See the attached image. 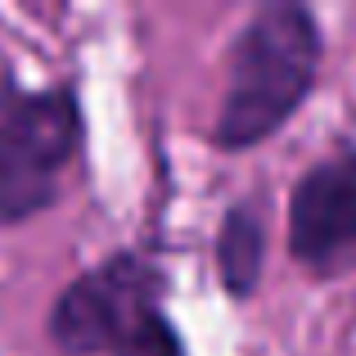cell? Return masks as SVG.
Returning a JSON list of instances; mask_svg holds the SVG:
<instances>
[{
    "label": "cell",
    "mask_w": 356,
    "mask_h": 356,
    "mask_svg": "<svg viewBox=\"0 0 356 356\" xmlns=\"http://www.w3.org/2000/svg\"><path fill=\"white\" fill-rule=\"evenodd\" d=\"M221 68L226 86L212 122V149L252 154L302 113L321 86V14L302 0H261L226 41Z\"/></svg>",
    "instance_id": "obj_1"
},
{
    "label": "cell",
    "mask_w": 356,
    "mask_h": 356,
    "mask_svg": "<svg viewBox=\"0 0 356 356\" xmlns=\"http://www.w3.org/2000/svg\"><path fill=\"white\" fill-rule=\"evenodd\" d=\"M81 154L86 108L77 81L27 86L14 68H0V230L45 217Z\"/></svg>",
    "instance_id": "obj_2"
},
{
    "label": "cell",
    "mask_w": 356,
    "mask_h": 356,
    "mask_svg": "<svg viewBox=\"0 0 356 356\" xmlns=\"http://www.w3.org/2000/svg\"><path fill=\"white\" fill-rule=\"evenodd\" d=\"M167 293L172 270L154 248H113L54 293L45 339L59 356H113L136 330L167 312Z\"/></svg>",
    "instance_id": "obj_3"
},
{
    "label": "cell",
    "mask_w": 356,
    "mask_h": 356,
    "mask_svg": "<svg viewBox=\"0 0 356 356\" xmlns=\"http://www.w3.org/2000/svg\"><path fill=\"white\" fill-rule=\"evenodd\" d=\"M284 217L289 261L307 280L334 284L356 275V108L334 136V149L298 172Z\"/></svg>",
    "instance_id": "obj_4"
},
{
    "label": "cell",
    "mask_w": 356,
    "mask_h": 356,
    "mask_svg": "<svg viewBox=\"0 0 356 356\" xmlns=\"http://www.w3.org/2000/svg\"><path fill=\"white\" fill-rule=\"evenodd\" d=\"M266 248H270V194L248 190L226 203L212 235V266H217L221 293L230 302H252L266 275Z\"/></svg>",
    "instance_id": "obj_5"
},
{
    "label": "cell",
    "mask_w": 356,
    "mask_h": 356,
    "mask_svg": "<svg viewBox=\"0 0 356 356\" xmlns=\"http://www.w3.org/2000/svg\"><path fill=\"white\" fill-rule=\"evenodd\" d=\"M113 356H190V343H185L181 325L172 321L167 312H158L145 330H136Z\"/></svg>",
    "instance_id": "obj_6"
}]
</instances>
